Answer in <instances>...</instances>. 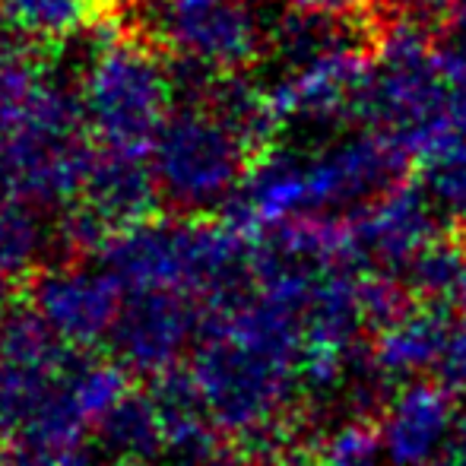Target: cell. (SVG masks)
<instances>
[{
	"label": "cell",
	"instance_id": "603a6c76",
	"mask_svg": "<svg viewBox=\"0 0 466 466\" xmlns=\"http://www.w3.org/2000/svg\"><path fill=\"white\" fill-rule=\"evenodd\" d=\"M0 466H96L83 444H45L19 438L0 454Z\"/></svg>",
	"mask_w": 466,
	"mask_h": 466
},
{
	"label": "cell",
	"instance_id": "e0dca14e",
	"mask_svg": "<svg viewBox=\"0 0 466 466\" xmlns=\"http://www.w3.org/2000/svg\"><path fill=\"white\" fill-rule=\"evenodd\" d=\"M70 346L61 343L55 330L38 318L32 305H10L0 318V365L16 371L48 374L61 371L70 362Z\"/></svg>",
	"mask_w": 466,
	"mask_h": 466
},
{
	"label": "cell",
	"instance_id": "f546056e",
	"mask_svg": "<svg viewBox=\"0 0 466 466\" xmlns=\"http://www.w3.org/2000/svg\"><path fill=\"white\" fill-rule=\"evenodd\" d=\"M457 232H461V241H463V245H466V216H463L461 222H457Z\"/></svg>",
	"mask_w": 466,
	"mask_h": 466
},
{
	"label": "cell",
	"instance_id": "2e32d148",
	"mask_svg": "<svg viewBox=\"0 0 466 466\" xmlns=\"http://www.w3.org/2000/svg\"><path fill=\"white\" fill-rule=\"evenodd\" d=\"M51 241L57 232L45 222L42 207L13 194L0 197V286L35 277Z\"/></svg>",
	"mask_w": 466,
	"mask_h": 466
},
{
	"label": "cell",
	"instance_id": "83f0119b",
	"mask_svg": "<svg viewBox=\"0 0 466 466\" xmlns=\"http://www.w3.org/2000/svg\"><path fill=\"white\" fill-rule=\"evenodd\" d=\"M444 38H448L451 45H457L461 51H466V13L454 19V23L448 25V32H444Z\"/></svg>",
	"mask_w": 466,
	"mask_h": 466
},
{
	"label": "cell",
	"instance_id": "3957f363",
	"mask_svg": "<svg viewBox=\"0 0 466 466\" xmlns=\"http://www.w3.org/2000/svg\"><path fill=\"white\" fill-rule=\"evenodd\" d=\"M258 156L209 105L178 98L149 149L162 203L178 216H213L232 207Z\"/></svg>",
	"mask_w": 466,
	"mask_h": 466
},
{
	"label": "cell",
	"instance_id": "ac0fdd59",
	"mask_svg": "<svg viewBox=\"0 0 466 466\" xmlns=\"http://www.w3.org/2000/svg\"><path fill=\"white\" fill-rule=\"evenodd\" d=\"M416 172V185L431 200V207L461 222L466 216V134L451 137L419 156Z\"/></svg>",
	"mask_w": 466,
	"mask_h": 466
},
{
	"label": "cell",
	"instance_id": "484cf974",
	"mask_svg": "<svg viewBox=\"0 0 466 466\" xmlns=\"http://www.w3.org/2000/svg\"><path fill=\"white\" fill-rule=\"evenodd\" d=\"M185 466H251V454H245V451H232V448H209L207 454H200L197 461H190Z\"/></svg>",
	"mask_w": 466,
	"mask_h": 466
},
{
	"label": "cell",
	"instance_id": "9c48e42d",
	"mask_svg": "<svg viewBox=\"0 0 466 466\" xmlns=\"http://www.w3.org/2000/svg\"><path fill=\"white\" fill-rule=\"evenodd\" d=\"M127 393V371L115 362L70 359L45 380V390L25 422L23 435L45 444H83L102 416Z\"/></svg>",
	"mask_w": 466,
	"mask_h": 466
},
{
	"label": "cell",
	"instance_id": "7c38bea8",
	"mask_svg": "<svg viewBox=\"0 0 466 466\" xmlns=\"http://www.w3.org/2000/svg\"><path fill=\"white\" fill-rule=\"evenodd\" d=\"M451 314L441 301H412L374 330L371 365L380 378L419 380L425 371H438L451 343Z\"/></svg>",
	"mask_w": 466,
	"mask_h": 466
},
{
	"label": "cell",
	"instance_id": "ffe728a7",
	"mask_svg": "<svg viewBox=\"0 0 466 466\" xmlns=\"http://www.w3.org/2000/svg\"><path fill=\"white\" fill-rule=\"evenodd\" d=\"M311 466H390L380 448L378 429L362 419L337 422L318 441L311 454Z\"/></svg>",
	"mask_w": 466,
	"mask_h": 466
},
{
	"label": "cell",
	"instance_id": "44dd1931",
	"mask_svg": "<svg viewBox=\"0 0 466 466\" xmlns=\"http://www.w3.org/2000/svg\"><path fill=\"white\" fill-rule=\"evenodd\" d=\"M48 378H38V374H25V371L10 369V365H0V441L10 435H23L25 422H29V416H32V410H35Z\"/></svg>",
	"mask_w": 466,
	"mask_h": 466
},
{
	"label": "cell",
	"instance_id": "4316f807",
	"mask_svg": "<svg viewBox=\"0 0 466 466\" xmlns=\"http://www.w3.org/2000/svg\"><path fill=\"white\" fill-rule=\"evenodd\" d=\"M441 466H466V416H463L461 429L454 431V438H451Z\"/></svg>",
	"mask_w": 466,
	"mask_h": 466
},
{
	"label": "cell",
	"instance_id": "cb8c5ba5",
	"mask_svg": "<svg viewBox=\"0 0 466 466\" xmlns=\"http://www.w3.org/2000/svg\"><path fill=\"white\" fill-rule=\"evenodd\" d=\"M397 16H406L425 29H448L461 13H466V0H393Z\"/></svg>",
	"mask_w": 466,
	"mask_h": 466
},
{
	"label": "cell",
	"instance_id": "4dcf8cb0",
	"mask_svg": "<svg viewBox=\"0 0 466 466\" xmlns=\"http://www.w3.org/2000/svg\"><path fill=\"white\" fill-rule=\"evenodd\" d=\"M102 4H105V6H117L121 0H102Z\"/></svg>",
	"mask_w": 466,
	"mask_h": 466
},
{
	"label": "cell",
	"instance_id": "8992f818",
	"mask_svg": "<svg viewBox=\"0 0 466 466\" xmlns=\"http://www.w3.org/2000/svg\"><path fill=\"white\" fill-rule=\"evenodd\" d=\"M374 42L378 35L362 32L311 61L282 67L279 80L267 86L282 127L292 121L305 127H330L359 117L374 64Z\"/></svg>",
	"mask_w": 466,
	"mask_h": 466
},
{
	"label": "cell",
	"instance_id": "9a60e30c",
	"mask_svg": "<svg viewBox=\"0 0 466 466\" xmlns=\"http://www.w3.org/2000/svg\"><path fill=\"white\" fill-rule=\"evenodd\" d=\"M149 393H153L156 410H159L168 457L175 461V466H185L200 454H207L209 448H216V425L209 419L207 406H203V397L190 371L162 374V378H156Z\"/></svg>",
	"mask_w": 466,
	"mask_h": 466
},
{
	"label": "cell",
	"instance_id": "277c9868",
	"mask_svg": "<svg viewBox=\"0 0 466 466\" xmlns=\"http://www.w3.org/2000/svg\"><path fill=\"white\" fill-rule=\"evenodd\" d=\"M168 61L238 76L270 55L273 25L254 0H137L127 25Z\"/></svg>",
	"mask_w": 466,
	"mask_h": 466
},
{
	"label": "cell",
	"instance_id": "7402d4cb",
	"mask_svg": "<svg viewBox=\"0 0 466 466\" xmlns=\"http://www.w3.org/2000/svg\"><path fill=\"white\" fill-rule=\"evenodd\" d=\"M279 4L301 16H318L346 25H371L384 23V6L390 0H279Z\"/></svg>",
	"mask_w": 466,
	"mask_h": 466
},
{
	"label": "cell",
	"instance_id": "d4e9b609",
	"mask_svg": "<svg viewBox=\"0 0 466 466\" xmlns=\"http://www.w3.org/2000/svg\"><path fill=\"white\" fill-rule=\"evenodd\" d=\"M438 378L454 393H466V320H461V327H454L451 333V343L438 365Z\"/></svg>",
	"mask_w": 466,
	"mask_h": 466
},
{
	"label": "cell",
	"instance_id": "f1b7e54d",
	"mask_svg": "<svg viewBox=\"0 0 466 466\" xmlns=\"http://www.w3.org/2000/svg\"><path fill=\"white\" fill-rule=\"evenodd\" d=\"M454 305H457V311H461V318L466 320V270H463L461 282H457V292H454Z\"/></svg>",
	"mask_w": 466,
	"mask_h": 466
},
{
	"label": "cell",
	"instance_id": "6da1fadb",
	"mask_svg": "<svg viewBox=\"0 0 466 466\" xmlns=\"http://www.w3.org/2000/svg\"><path fill=\"white\" fill-rule=\"evenodd\" d=\"M258 235L238 222L178 216L127 228L108 241L98 260L127 292H178L216 308L254 286Z\"/></svg>",
	"mask_w": 466,
	"mask_h": 466
},
{
	"label": "cell",
	"instance_id": "d6986e66",
	"mask_svg": "<svg viewBox=\"0 0 466 466\" xmlns=\"http://www.w3.org/2000/svg\"><path fill=\"white\" fill-rule=\"evenodd\" d=\"M463 241H451L448 235H441L438 241H431L403 273V282L410 292L422 295V301H444L454 299L457 282H461L466 270V254H463Z\"/></svg>",
	"mask_w": 466,
	"mask_h": 466
},
{
	"label": "cell",
	"instance_id": "4fadbf2b",
	"mask_svg": "<svg viewBox=\"0 0 466 466\" xmlns=\"http://www.w3.org/2000/svg\"><path fill=\"white\" fill-rule=\"evenodd\" d=\"M102 13V0H0V23L29 51L64 48L93 35Z\"/></svg>",
	"mask_w": 466,
	"mask_h": 466
},
{
	"label": "cell",
	"instance_id": "30bf717a",
	"mask_svg": "<svg viewBox=\"0 0 466 466\" xmlns=\"http://www.w3.org/2000/svg\"><path fill=\"white\" fill-rule=\"evenodd\" d=\"M441 219L444 216L431 207L419 185L397 187L374 207L346 219L356 267L400 277L431 241L444 235Z\"/></svg>",
	"mask_w": 466,
	"mask_h": 466
},
{
	"label": "cell",
	"instance_id": "52a82bcc",
	"mask_svg": "<svg viewBox=\"0 0 466 466\" xmlns=\"http://www.w3.org/2000/svg\"><path fill=\"white\" fill-rule=\"evenodd\" d=\"M29 305L70 350L108 343L124 308V286L98 260H64L32 277Z\"/></svg>",
	"mask_w": 466,
	"mask_h": 466
},
{
	"label": "cell",
	"instance_id": "5bb4252c",
	"mask_svg": "<svg viewBox=\"0 0 466 466\" xmlns=\"http://www.w3.org/2000/svg\"><path fill=\"white\" fill-rule=\"evenodd\" d=\"M96 444L115 466H156L168 457L166 429L153 393H124L96 425Z\"/></svg>",
	"mask_w": 466,
	"mask_h": 466
},
{
	"label": "cell",
	"instance_id": "1f68e13d",
	"mask_svg": "<svg viewBox=\"0 0 466 466\" xmlns=\"http://www.w3.org/2000/svg\"><path fill=\"white\" fill-rule=\"evenodd\" d=\"M6 194V185H4V178H0V197H4Z\"/></svg>",
	"mask_w": 466,
	"mask_h": 466
},
{
	"label": "cell",
	"instance_id": "8fae6325",
	"mask_svg": "<svg viewBox=\"0 0 466 466\" xmlns=\"http://www.w3.org/2000/svg\"><path fill=\"white\" fill-rule=\"evenodd\" d=\"M463 416L454 390L431 380L403 384L380 412L378 435L390 466H441Z\"/></svg>",
	"mask_w": 466,
	"mask_h": 466
},
{
	"label": "cell",
	"instance_id": "ba28073f",
	"mask_svg": "<svg viewBox=\"0 0 466 466\" xmlns=\"http://www.w3.org/2000/svg\"><path fill=\"white\" fill-rule=\"evenodd\" d=\"M203 314L197 301L178 292H127L108 337L111 362L137 378L178 371L185 352H194Z\"/></svg>",
	"mask_w": 466,
	"mask_h": 466
},
{
	"label": "cell",
	"instance_id": "5b68a950",
	"mask_svg": "<svg viewBox=\"0 0 466 466\" xmlns=\"http://www.w3.org/2000/svg\"><path fill=\"white\" fill-rule=\"evenodd\" d=\"M410 166V153L378 130H359L318 153H305V219L359 216L403 187Z\"/></svg>",
	"mask_w": 466,
	"mask_h": 466
},
{
	"label": "cell",
	"instance_id": "7a4b0ae2",
	"mask_svg": "<svg viewBox=\"0 0 466 466\" xmlns=\"http://www.w3.org/2000/svg\"><path fill=\"white\" fill-rule=\"evenodd\" d=\"M76 102L98 149L147 156L178 105L172 61L130 29H96Z\"/></svg>",
	"mask_w": 466,
	"mask_h": 466
}]
</instances>
